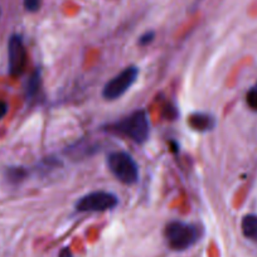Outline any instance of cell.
<instances>
[{
	"instance_id": "52a82bcc",
	"label": "cell",
	"mask_w": 257,
	"mask_h": 257,
	"mask_svg": "<svg viewBox=\"0 0 257 257\" xmlns=\"http://www.w3.org/2000/svg\"><path fill=\"white\" fill-rule=\"evenodd\" d=\"M189 123L196 130L204 132V130H211L213 127L214 120L213 117L206 115V113H196V115H192L189 117Z\"/></svg>"
},
{
	"instance_id": "6da1fadb",
	"label": "cell",
	"mask_w": 257,
	"mask_h": 257,
	"mask_svg": "<svg viewBox=\"0 0 257 257\" xmlns=\"http://www.w3.org/2000/svg\"><path fill=\"white\" fill-rule=\"evenodd\" d=\"M115 130L137 144H144L150 135V121L145 110H138L115 125Z\"/></svg>"
},
{
	"instance_id": "3957f363",
	"label": "cell",
	"mask_w": 257,
	"mask_h": 257,
	"mask_svg": "<svg viewBox=\"0 0 257 257\" xmlns=\"http://www.w3.org/2000/svg\"><path fill=\"white\" fill-rule=\"evenodd\" d=\"M107 165L113 177L122 184L133 185L139 180L138 163L128 153H111L107 158Z\"/></svg>"
},
{
	"instance_id": "8992f818",
	"label": "cell",
	"mask_w": 257,
	"mask_h": 257,
	"mask_svg": "<svg viewBox=\"0 0 257 257\" xmlns=\"http://www.w3.org/2000/svg\"><path fill=\"white\" fill-rule=\"evenodd\" d=\"M9 73L13 77H19L27 66V49L23 39L18 34H13L8 43Z\"/></svg>"
},
{
	"instance_id": "277c9868",
	"label": "cell",
	"mask_w": 257,
	"mask_h": 257,
	"mask_svg": "<svg viewBox=\"0 0 257 257\" xmlns=\"http://www.w3.org/2000/svg\"><path fill=\"white\" fill-rule=\"evenodd\" d=\"M118 204V198L111 192L96 190L81 197L75 204L77 212H106L111 211Z\"/></svg>"
},
{
	"instance_id": "5bb4252c",
	"label": "cell",
	"mask_w": 257,
	"mask_h": 257,
	"mask_svg": "<svg viewBox=\"0 0 257 257\" xmlns=\"http://www.w3.org/2000/svg\"><path fill=\"white\" fill-rule=\"evenodd\" d=\"M59 257H73V254H72V252H71V249L66 247V248H63L61 251V253H59Z\"/></svg>"
},
{
	"instance_id": "8fae6325",
	"label": "cell",
	"mask_w": 257,
	"mask_h": 257,
	"mask_svg": "<svg viewBox=\"0 0 257 257\" xmlns=\"http://www.w3.org/2000/svg\"><path fill=\"white\" fill-rule=\"evenodd\" d=\"M23 3L27 11L31 12V13H36L41 9L42 0H23Z\"/></svg>"
},
{
	"instance_id": "30bf717a",
	"label": "cell",
	"mask_w": 257,
	"mask_h": 257,
	"mask_svg": "<svg viewBox=\"0 0 257 257\" xmlns=\"http://www.w3.org/2000/svg\"><path fill=\"white\" fill-rule=\"evenodd\" d=\"M246 102L249 106V108L253 111H257V87L251 88L247 92L246 96Z\"/></svg>"
},
{
	"instance_id": "9c48e42d",
	"label": "cell",
	"mask_w": 257,
	"mask_h": 257,
	"mask_svg": "<svg viewBox=\"0 0 257 257\" xmlns=\"http://www.w3.org/2000/svg\"><path fill=\"white\" fill-rule=\"evenodd\" d=\"M41 85H42V77H41V72L39 70H37L33 75L29 77L28 82L26 85V96L27 98H33L37 93L39 92L41 90Z\"/></svg>"
},
{
	"instance_id": "7c38bea8",
	"label": "cell",
	"mask_w": 257,
	"mask_h": 257,
	"mask_svg": "<svg viewBox=\"0 0 257 257\" xmlns=\"http://www.w3.org/2000/svg\"><path fill=\"white\" fill-rule=\"evenodd\" d=\"M154 37H155L154 32H147V33L143 34V36L139 38V44L143 47L148 46V44L152 43V42L154 41Z\"/></svg>"
},
{
	"instance_id": "ba28073f",
	"label": "cell",
	"mask_w": 257,
	"mask_h": 257,
	"mask_svg": "<svg viewBox=\"0 0 257 257\" xmlns=\"http://www.w3.org/2000/svg\"><path fill=\"white\" fill-rule=\"evenodd\" d=\"M241 228L244 237L257 242V216H254V214L244 216L242 219Z\"/></svg>"
},
{
	"instance_id": "4fadbf2b",
	"label": "cell",
	"mask_w": 257,
	"mask_h": 257,
	"mask_svg": "<svg viewBox=\"0 0 257 257\" xmlns=\"http://www.w3.org/2000/svg\"><path fill=\"white\" fill-rule=\"evenodd\" d=\"M7 112H8V103L6 101L0 100V120L7 115Z\"/></svg>"
},
{
	"instance_id": "7a4b0ae2",
	"label": "cell",
	"mask_w": 257,
	"mask_h": 257,
	"mask_svg": "<svg viewBox=\"0 0 257 257\" xmlns=\"http://www.w3.org/2000/svg\"><path fill=\"white\" fill-rule=\"evenodd\" d=\"M165 239L174 251H184L199 239L198 227L183 221H173L165 227Z\"/></svg>"
},
{
	"instance_id": "5b68a950",
	"label": "cell",
	"mask_w": 257,
	"mask_h": 257,
	"mask_svg": "<svg viewBox=\"0 0 257 257\" xmlns=\"http://www.w3.org/2000/svg\"><path fill=\"white\" fill-rule=\"evenodd\" d=\"M138 76H139V68L137 66H130L126 67L125 70L121 71L118 75L111 78L105 85L102 90L103 98L108 101L117 100L121 96L125 95L132 86L137 82Z\"/></svg>"
}]
</instances>
